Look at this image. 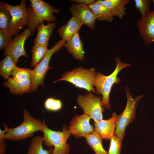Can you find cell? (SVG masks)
Returning a JSON list of instances; mask_svg holds the SVG:
<instances>
[{"label":"cell","mask_w":154,"mask_h":154,"mask_svg":"<svg viewBox=\"0 0 154 154\" xmlns=\"http://www.w3.org/2000/svg\"><path fill=\"white\" fill-rule=\"evenodd\" d=\"M116 67L110 75L106 76L98 72H96L94 86L95 87L97 94L102 96L101 103L102 106L106 109H110L109 96L112 87L114 84H119L120 79L117 77L119 72L124 68L129 66V64L122 62L118 57L115 58Z\"/></svg>","instance_id":"1"},{"label":"cell","mask_w":154,"mask_h":154,"mask_svg":"<svg viewBox=\"0 0 154 154\" xmlns=\"http://www.w3.org/2000/svg\"><path fill=\"white\" fill-rule=\"evenodd\" d=\"M27 7L29 21L27 26L32 34L36 32L37 27L44 21L54 22L56 17L54 13L60 12L59 9L42 0H30Z\"/></svg>","instance_id":"2"},{"label":"cell","mask_w":154,"mask_h":154,"mask_svg":"<svg viewBox=\"0 0 154 154\" xmlns=\"http://www.w3.org/2000/svg\"><path fill=\"white\" fill-rule=\"evenodd\" d=\"M23 120L18 126L9 128L5 133V139L15 141L25 140L34 135L35 132L40 131L42 132L45 124L44 121L36 119L24 108L23 111Z\"/></svg>","instance_id":"3"},{"label":"cell","mask_w":154,"mask_h":154,"mask_svg":"<svg viewBox=\"0 0 154 154\" xmlns=\"http://www.w3.org/2000/svg\"><path fill=\"white\" fill-rule=\"evenodd\" d=\"M42 132L44 145L49 148L54 147L52 154H69L70 145L67 141L71 134L66 125H63L61 131H56L45 124Z\"/></svg>","instance_id":"4"},{"label":"cell","mask_w":154,"mask_h":154,"mask_svg":"<svg viewBox=\"0 0 154 154\" xmlns=\"http://www.w3.org/2000/svg\"><path fill=\"white\" fill-rule=\"evenodd\" d=\"M96 72L94 68H84L79 67L72 71L66 72L60 79L54 82L63 80L70 82L76 87L86 90L88 92H96L94 88Z\"/></svg>","instance_id":"5"},{"label":"cell","mask_w":154,"mask_h":154,"mask_svg":"<svg viewBox=\"0 0 154 154\" xmlns=\"http://www.w3.org/2000/svg\"><path fill=\"white\" fill-rule=\"evenodd\" d=\"M0 7L8 11L11 16L7 30L12 37L19 33L28 24L29 19L26 6V1L22 0L19 5H13L2 1Z\"/></svg>","instance_id":"6"},{"label":"cell","mask_w":154,"mask_h":154,"mask_svg":"<svg viewBox=\"0 0 154 154\" xmlns=\"http://www.w3.org/2000/svg\"><path fill=\"white\" fill-rule=\"evenodd\" d=\"M125 89L127 96L126 105L125 110L118 116L114 133V135L122 141L123 139L127 127L135 118L136 108L138 103L144 96L138 95L133 98L128 88L126 86Z\"/></svg>","instance_id":"7"},{"label":"cell","mask_w":154,"mask_h":154,"mask_svg":"<svg viewBox=\"0 0 154 154\" xmlns=\"http://www.w3.org/2000/svg\"><path fill=\"white\" fill-rule=\"evenodd\" d=\"M65 42V41L62 39L50 49H48L44 57L38 64L34 66L31 79L32 89L33 92L37 90L40 85L44 88V79L47 72L50 68L49 67V63L51 58L54 53L58 52L64 46Z\"/></svg>","instance_id":"8"},{"label":"cell","mask_w":154,"mask_h":154,"mask_svg":"<svg viewBox=\"0 0 154 154\" xmlns=\"http://www.w3.org/2000/svg\"><path fill=\"white\" fill-rule=\"evenodd\" d=\"M101 96L94 95L90 93L85 95H79L77 102L82 109L84 113L88 115L94 121L103 118V112L104 111L101 103Z\"/></svg>","instance_id":"9"},{"label":"cell","mask_w":154,"mask_h":154,"mask_svg":"<svg viewBox=\"0 0 154 154\" xmlns=\"http://www.w3.org/2000/svg\"><path fill=\"white\" fill-rule=\"evenodd\" d=\"M32 34L27 28L15 36L4 49V55L11 56L16 65L21 56H23L27 58L28 55L24 48V44L27 38L31 36Z\"/></svg>","instance_id":"10"},{"label":"cell","mask_w":154,"mask_h":154,"mask_svg":"<svg viewBox=\"0 0 154 154\" xmlns=\"http://www.w3.org/2000/svg\"><path fill=\"white\" fill-rule=\"evenodd\" d=\"M90 118L84 113L74 116L70 122L68 128L70 134L77 137H82L95 131L94 127L90 123Z\"/></svg>","instance_id":"11"},{"label":"cell","mask_w":154,"mask_h":154,"mask_svg":"<svg viewBox=\"0 0 154 154\" xmlns=\"http://www.w3.org/2000/svg\"><path fill=\"white\" fill-rule=\"evenodd\" d=\"M72 17H74L83 25H86L90 29H95L96 18L88 5L74 3L69 8Z\"/></svg>","instance_id":"12"},{"label":"cell","mask_w":154,"mask_h":154,"mask_svg":"<svg viewBox=\"0 0 154 154\" xmlns=\"http://www.w3.org/2000/svg\"><path fill=\"white\" fill-rule=\"evenodd\" d=\"M137 25L139 35L146 45L154 42V10L144 18L138 19Z\"/></svg>","instance_id":"13"},{"label":"cell","mask_w":154,"mask_h":154,"mask_svg":"<svg viewBox=\"0 0 154 154\" xmlns=\"http://www.w3.org/2000/svg\"><path fill=\"white\" fill-rule=\"evenodd\" d=\"M118 116L115 112H114L109 119L107 120L102 119L94 123L95 131L100 135L103 139H110L114 135L116 122Z\"/></svg>","instance_id":"14"},{"label":"cell","mask_w":154,"mask_h":154,"mask_svg":"<svg viewBox=\"0 0 154 154\" xmlns=\"http://www.w3.org/2000/svg\"><path fill=\"white\" fill-rule=\"evenodd\" d=\"M7 80L3 83V86L8 88L10 93L13 95H22L25 93H31L32 91L31 80L17 81L10 77Z\"/></svg>","instance_id":"15"},{"label":"cell","mask_w":154,"mask_h":154,"mask_svg":"<svg viewBox=\"0 0 154 154\" xmlns=\"http://www.w3.org/2000/svg\"><path fill=\"white\" fill-rule=\"evenodd\" d=\"M64 46L67 48L69 53L72 54L74 59L79 61L84 60L85 52L83 44L78 33L75 34L70 39L66 42Z\"/></svg>","instance_id":"16"},{"label":"cell","mask_w":154,"mask_h":154,"mask_svg":"<svg viewBox=\"0 0 154 154\" xmlns=\"http://www.w3.org/2000/svg\"><path fill=\"white\" fill-rule=\"evenodd\" d=\"M108 8L113 16H117L122 19L126 14L125 6L130 1L129 0H98L96 1Z\"/></svg>","instance_id":"17"},{"label":"cell","mask_w":154,"mask_h":154,"mask_svg":"<svg viewBox=\"0 0 154 154\" xmlns=\"http://www.w3.org/2000/svg\"><path fill=\"white\" fill-rule=\"evenodd\" d=\"M56 22H48L46 25L42 23L37 27V33L33 40L34 44L47 46L50 38L56 27Z\"/></svg>","instance_id":"18"},{"label":"cell","mask_w":154,"mask_h":154,"mask_svg":"<svg viewBox=\"0 0 154 154\" xmlns=\"http://www.w3.org/2000/svg\"><path fill=\"white\" fill-rule=\"evenodd\" d=\"M82 25L77 19L72 17L65 24L58 28V33L62 39L66 42L78 33Z\"/></svg>","instance_id":"19"},{"label":"cell","mask_w":154,"mask_h":154,"mask_svg":"<svg viewBox=\"0 0 154 154\" xmlns=\"http://www.w3.org/2000/svg\"><path fill=\"white\" fill-rule=\"evenodd\" d=\"M88 6L98 20L111 22L114 20V17L110 10L96 1Z\"/></svg>","instance_id":"20"},{"label":"cell","mask_w":154,"mask_h":154,"mask_svg":"<svg viewBox=\"0 0 154 154\" xmlns=\"http://www.w3.org/2000/svg\"><path fill=\"white\" fill-rule=\"evenodd\" d=\"M87 144L94 150L95 154H108L103 147L100 135L96 131L84 136Z\"/></svg>","instance_id":"21"},{"label":"cell","mask_w":154,"mask_h":154,"mask_svg":"<svg viewBox=\"0 0 154 154\" xmlns=\"http://www.w3.org/2000/svg\"><path fill=\"white\" fill-rule=\"evenodd\" d=\"M43 136H37L33 137L27 154H52L53 148L52 147L44 149L43 147Z\"/></svg>","instance_id":"22"},{"label":"cell","mask_w":154,"mask_h":154,"mask_svg":"<svg viewBox=\"0 0 154 154\" xmlns=\"http://www.w3.org/2000/svg\"><path fill=\"white\" fill-rule=\"evenodd\" d=\"M16 66L12 57L9 55H6L0 62V75L5 80L7 79Z\"/></svg>","instance_id":"23"},{"label":"cell","mask_w":154,"mask_h":154,"mask_svg":"<svg viewBox=\"0 0 154 154\" xmlns=\"http://www.w3.org/2000/svg\"><path fill=\"white\" fill-rule=\"evenodd\" d=\"M48 50L47 46L34 44L31 50L32 56L31 66H35L38 64L44 57Z\"/></svg>","instance_id":"24"},{"label":"cell","mask_w":154,"mask_h":154,"mask_svg":"<svg viewBox=\"0 0 154 154\" xmlns=\"http://www.w3.org/2000/svg\"><path fill=\"white\" fill-rule=\"evenodd\" d=\"M33 70L26 68H20L15 66L11 76L17 81H25L30 80L32 78Z\"/></svg>","instance_id":"25"},{"label":"cell","mask_w":154,"mask_h":154,"mask_svg":"<svg viewBox=\"0 0 154 154\" xmlns=\"http://www.w3.org/2000/svg\"><path fill=\"white\" fill-rule=\"evenodd\" d=\"M135 7L140 13L141 17L144 18L150 12V0H135Z\"/></svg>","instance_id":"26"},{"label":"cell","mask_w":154,"mask_h":154,"mask_svg":"<svg viewBox=\"0 0 154 154\" xmlns=\"http://www.w3.org/2000/svg\"><path fill=\"white\" fill-rule=\"evenodd\" d=\"M62 106L61 101L53 98H47L44 103V108L48 111H58L61 109Z\"/></svg>","instance_id":"27"},{"label":"cell","mask_w":154,"mask_h":154,"mask_svg":"<svg viewBox=\"0 0 154 154\" xmlns=\"http://www.w3.org/2000/svg\"><path fill=\"white\" fill-rule=\"evenodd\" d=\"M11 19L9 12L0 7V30H7Z\"/></svg>","instance_id":"28"},{"label":"cell","mask_w":154,"mask_h":154,"mask_svg":"<svg viewBox=\"0 0 154 154\" xmlns=\"http://www.w3.org/2000/svg\"><path fill=\"white\" fill-rule=\"evenodd\" d=\"M110 144L108 154H120L122 141L114 135L110 139Z\"/></svg>","instance_id":"29"},{"label":"cell","mask_w":154,"mask_h":154,"mask_svg":"<svg viewBox=\"0 0 154 154\" xmlns=\"http://www.w3.org/2000/svg\"><path fill=\"white\" fill-rule=\"evenodd\" d=\"M12 37L7 30H0V50L5 48L12 40Z\"/></svg>","instance_id":"30"},{"label":"cell","mask_w":154,"mask_h":154,"mask_svg":"<svg viewBox=\"0 0 154 154\" xmlns=\"http://www.w3.org/2000/svg\"><path fill=\"white\" fill-rule=\"evenodd\" d=\"M5 139H0V154H5L6 144Z\"/></svg>","instance_id":"31"},{"label":"cell","mask_w":154,"mask_h":154,"mask_svg":"<svg viewBox=\"0 0 154 154\" xmlns=\"http://www.w3.org/2000/svg\"><path fill=\"white\" fill-rule=\"evenodd\" d=\"M95 1L94 0H71L70 1L71 2H75L78 3H82L87 5L94 2Z\"/></svg>","instance_id":"32"},{"label":"cell","mask_w":154,"mask_h":154,"mask_svg":"<svg viewBox=\"0 0 154 154\" xmlns=\"http://www.w3.org/2000/svg\"><path fill=\"white\" fill-rule=\"evenodd\" d=\"M3 124L5 127V129L4 130H2L1 129H0V139H5V133H7L9 129L5 123H4Z\"/></svg>","instance_id":"33"},{"label":"cell","mask_w":154,"mask_h":154,"mask_svg":"<svg viewBox=\"0 0 154 154\" xmlns=\"http://www.w3.org/2000/svg\"><path fill=\"white\" fill-rule=\"evenodd\" d=\"M152 1L153 2V7H154V0H153Z\"/></svg>","instance_id":"34"}]
</instances>
